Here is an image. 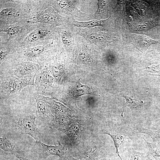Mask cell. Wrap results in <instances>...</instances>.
<instances>
[{
    "instance_id": "cell-19",
    "label": "cell",
    "mask_w": 160,
    "mask_h": 160,
    "mask_svg": "<svg viewBox=\"0 0 160 160\" xmlns=\"http://www.w3.org/2000/svg\"><path fill=\"white\" fill-rule=\"evenodd\" d=\"M0 148L5 151L15 153L17 150L14 143L6 137L0 138Z\"/></svg>"
},
{
    "instance_id": "cell-28",
    "label": "cell",
    "mask_w": 160,
    "mask_h": 160,
    "mask_svg": "<svg viewBox=\"0 0 160 160\" xmlns=\"http://www.w3.org/2000/svg\"><path fill=\"white\" fill-rule=\"evenodd\" d=\"M19 31V28L16 27H12L8 28L6 32L9 35L13 36L17 34Z\"/></svg>"
},
{
    "instance_id": "cell-24",
    "label": "cell",
    "mask_w": 160,
    "mask_h": 160,
    "mask_svg": "<svg viewBox=\"0 0 160 160\" xmlns=\"http://www.w3.org/2000/svg\"><path fill=\"white\" fill-rule=\"evenodd\" d=\"M61 38L63 42L66 45L70 46L72 44L71 35L68 33H63L62 34Z\"/></svg>"
},
{
    "instance_id": "cell-10",
    "label": "cell",
    "mask_w": 160,
    "mask_h": 160,
    "mask_svg": "<svg viewBox=\"0 0 160 160\" xmlns=\"http://www.w3.org/2000/svg\"><path fill=\"white\" fill-rule=\"evenodd\" d=\"M120 155L122 160H153L150 158L148 151L138 152L131 146L126 148Z\"/></svg>"
},
{
    "instance_id": "cell-16",
    "label": "cell",
    "mask_w": 160,
    "mask_h": 160,
    "mask_svg": "<svg viewBox=\"0 0 160 160\" xmlns=\"http://www.w3.org/2000/svg\"><path fill=\"white\" fill-rule=\"evenodd\" d=\"M76 122L77 121L75 119H73L64 115L55 117L53 127L57 129H66Z\"/></svg>"
},
{
    "instance_id": "cell-11",
    "label": "cell",
    "mask_w": 160,
    "mask_h": 160,
    "mask_svg": "<svg viewBox=\"0 0 160 160\" xmlns=\"http://www.w3.org/2000/svg\"><path fill=\"white\" fill-rule=\"evenodd\" d=\"M36 97L42 100L46 103L51 113L55 117L64 116L67 112V109L65 107L49 97L40 95L37 96Z\"/></svg>"
},
{
    "instance_id": "cell-15",
    "label": "cell",
    "mask_w": 160,
    "mask_h": 160,
    "mask_svg": "<svg viewBox=\"0 0 160 160\" xmlns=\"http://www.w3.org/2000/svg\"><path fill=\"white\" fill-rule=\"evenodd\" d=\"M52 81V78L47 71H44L36 76L35 83L36 86L47 89V87L51 85Z\"/></svg>"
},
{
    "instance_id": "cell-3",
    "label": "cell",
    "mask_w": 160,
    "mask_h": 160,
    "mask_svg": "<svg viewBox=\"0 0 160 160\" xmlns=\"http://www.w3.org/2000/svg\"><path fill=\"white\" fill-rule=\"evenodd\" d=\"M58 145H48L40 141H36L34 145L35 152L41 159H46L50 156L55 155L63 159L66 157L65 148L61 143L58 141Z\"/></svg>"
},
{
    "instance_id": "cell-23",
    "label": "cell",
    "mask_w": 160,
    "mask_h": 160,
    "mask_svg": "<svg viewBox=\"0 0 160 160\" xmlns=\"http://www.w3.org/2000/svg\"><path fill=\"white\" fill-rule=\"evenodd\" d=\"M93 160H121L116 153L115 154H102Z\"/></svg>"
},
{
    "instance_id": "cell-25",
    "label": "cell",
    "mask_w": 160,
    "mask_h": 160,
    "mask_svg": "<svg viewBox=\"0 0 160 160\" xmlns=\"http://www.w3.org/2000/svg\"><path fill=\"white\" fill-rule=\"evenodd\" d=\"M1 15L4 16H18L19 13L18 12L10 9H6L2 10L1 12Z\"/></svg>"
},
{
    "instance_id": "cell-9",
    "label": "cell",
    "mask_w": 160,
    "mask_h": 160,
    "mask_svg": "<svg viewBox=\"0 0 160 160\" xmlns=\"http://www.w3.org/2000/svg\"><path fill=\"white\" fill-rule=\"evenodd\" d=\"M38 65L31 62H24L17 66L14 70L13 74L19 79L31 74H37Z\"/></svg>"
},
{
    "instance_id": "cell-13",
    "label": "cell",
    "mask_w": 160,
    "mask_h": 160,
    "mask_svg": "<svg viewBox=\"0 0 160 160\" xmlns=\"http://www.w3.org/2000/svg\"><path fill=\"white\" fill-rule=\"evenodd\" d=\"M58 130L66 134L73 144L79 141L82 130V125L79 122L71 124L66 129H58Z\"/></svg>"
},
{
    "instance_id": "cell-20",
    "label": "cell",
    "mask_w": 160,
    "mask_h": 160,
    "mask_svg": "<svg viewBox=\"0 0 160 160\" xmlns=\"http://www.w3.org/2000/svg\"><path fill=\"white\" fill-rule=\"evenodd\" d=\"M41 19L47 22L55 25H58L61 21V19L60 18L58 15L53 10L49 14H43Z\"/></svg>"
},
{
    "instance_id": "cell-4",
    "label": "cell",
    "mask_w": 160,
    "mask_h": 160,
    "mask_svg": "<svg viewBox=\"0 0 160 160\" xmlns=\"http://www.w3.org/2000/svg\"><path fill=\"white\" fill-rule=\"evenodd\" d=\"M78 33L91 43L98 47L104 46L116 40V38L113 35L109 33L88 30L80 31Z\"/></svg>"
},
{
    "instance_id": "cell-26",
    "label": "cell",
    "mask_w": 160,
    "mask_h": 160,
    "mask_svg": "<svg viewBox=\"0 0 160 160\" xmlns=\"http://www.w3.org/2000/svg\"><path fill=\"white\" fill-rule=\"evenodd\" d=\"M44 47L42 46H38L33 47L30 49L32 56H35L42 52L44 50Z\"/></svg>"
},
{
    "instance_id": "cell-8",
    "label": "cell",
    "mask_w": 160,
    "mask_h": 160,
    "mask_svg": "<svg viewBox=\"0 0 160 160\" xmlns=\"http://www.w3.org/2000/svg\"><path fill=\"white\" fill-rule=\"evenodd\" d=\"M56 4L60 11L77 17L86 14L81 12L77 7L74 0H57Z\"/></svg>"
},
{
    "instance_id": "cell-1",
    "label": "cell",
    "mask_w": 160,
    "mask_h": 160,
    "mask_svg": "<svg viewBox=\"0 0 160 160\" xmlns=\"http://www.w3.org/2000/svg\"><path fill=\"white\" fill-rule=\"evenodd\" d=\"M138 132L134 129L129 124L122 123L113 128L105 129L103 134L109 135L113 140L116 148V153L121 158L119 148L123 142L128 139L132 140Z\"/></svg>"
},
{
    "instance_id": "cell-12",
    "label": "cell",
    "mask_w": 160,
    "mask_h": 160,
    "mask_svg": "<svg viewBox=\"0 0 160 160\" xmlns=\"http://www.w3.org/2000/svg\"><path fill=\"white\" fill-rule=\"evenodd\" d=\"M132 44L139 50H144L153 44L160 43V40H155L143 35H134L131 38Z\"/></svg>"
},
{
    "instance_id": "cell-22",
    "label": "cell",
    "mask_w": 160,
    "mask_h": 160,
    "mask_svg": "<svg viewBox=\"0 0 160 160\" xmlns=\"http://www.w3.org/2000/svg\"><path fill=\"white\" fill-rule=\"evenodd\" d=\"M36 75V74H31L20 79L23 82V88L28 85H34L35 78Z\"/></svg>"
},
{
    "instance_id": "cell-27",
    "label": "cell",
    "mask_w": 160,
    "mask_h": 160,
    "mask_svg": "<svg viewBox=\"0 0 160 160\" xmlns=\"http://www.w3.org/2000/svg\"><path fill=\"white\" fill-rule=\"evenodd\" d=\"M41 36L38 32H34L28 36V39L29 41L33 42L38 40Z\"/></svg>"
},
{
    "instance_id": "cell-2",
    "label": "cell",
    "mask_w": 160,
    "mask_h": 160,
    "mask_svg": "<svg viewBox=\"0 0 160 160\" xmlns=\"http://www.w3.org/2000/svg\"><path fill=\"white\" fill-rule=\"evenodd\" d=\"M36 118L34 115L21 116L16 121V125L19 130L31 136L36 141H40L41 134L35 123Z\"/></svg>"
},
{
    "instance_id": "cell-30",
    "label": "cell",
    "mask_w": 160,
    "mask_h": 160,
    "mask_svg": "<svg viewBox=\"0 0 160 160\" xmlns=\"http://www.w3.org/2000/svg\"><path fill=\"white\" fill-rule=\"evenodd\" d=\"M67 160H80L75 158L71 155H68L67 157Z\"/></svg>"
},
{
    "instance_id": "cell-6",
    "label": "cell",
    "mask_w": 160,
    "mask_h": 160,
    "mask_svg": "<svg viewBox=\"0 0 160 160\" xmlns=\"http://www.w3.org/2000/svg\"><path fill=\"white\" fill-rule=\"evenodd\" d=\"M0 77L1 89L4 94L13 95L23 88V83L20 79L13 76Z\"/></svg>"
},
{
    "instance_id": "cell-21",
    "label": "cell",
    "mask_w": 160,
    "mask_h": 160,
    "mask_svg": "<svg viewBox=\"0 0 160 160\" xmlns=\"http://www.w3.org/2000/svg\"><path fill=\"white\" fill-rule=\"evenodd\" d=\"M97 8L96 12L94 14L96 19H98L105 11L106 6L105 1L99 0L97 3Z\"/></svg>"
},
{
    "instance_id": "cell-18",
    "label": "cell",
    "mask_w": 160,
    "mask_h": 160,
    "mask_svg": "<svg viewBox=\"0 0 160 160\" xmlns=\"http://www.w3.org/2000/svg\"><path fill=\"white\" fill-rule=\"evenodd\" d=\"M106 20H93L87 21H79L75 20L73 22L74 26L78 27L92 28L97 26H103Z\"/></svg>"
},
{
    "instance_id": "cell-5",
    "label": "cell",
    "mask_w": 160,
    "mask_h": 160,
    "mask_svg": "<svg viewBox=\"0 0 160 160\" xmlns=\"http://www.w3.org/2000/svg\"><path fill=\"white\" fill-rule=\"evenodd\" d=\"M138 131L139 133L148 135L152 139V142L150 143L143 138L148 146L150 157L151 156L155 160H160V133L145 128H140Z\"/></svg>"
},
{
    "instance_id": "cell-32",
    "label": "cell",
    "mask_w": 160,
    "mask_h": 160,
    "mask_svg": "<svg viewBox=\"0 0 160 160\" xmlns=\"http://www.w3.org/2000/svg\"><path fill=\"white\" fill-rule=\"evenodd\" d=\"M159 132L160 133V128H159Z\"/></svg>"
},
{
    "instance_id": "cell-17",
    "label": "cell",
    "mask_w": 160,
    "mask_h": 160,
    "mask_svg": "<svg viewBox=\"0 0 160 160\" xmlns=\"http://www.w3.org/2000/svg\"><path fill=\"white\" fill-rule=\"evenodd\" d=\"M133 96H124L126 100L124 107H128L132 110L138 111H141L143 108V101L137 97Z\"/></svg>"
},
{
    "instance_id": "cell-31",
    "label": "cell",
    "mask_w": 160,
    "mask_h": 160,
    "mask_svg": "<svg viewBox=\"0 0 160 160\" xmlns=\"http://www.w3.org/2000/svg\"><path fill=\"white\" fill-rule=\"evenodd\" d=\"M16 157L20 160H30L29 159H27L25 158L24 157H23L19 156H17Z\"/></svg>"
},
{
    "instance_id": "cell-7",
    "label": "cell",
    "mask_w": 160,
    "mask_h": 160,
    "mask_svg": "<svg viewBox=\"0 0 160 160\" xmlns=\"http://www.w3.org/2000/svg\"><path fill=\"white\" fill-rule=\"evenodd\" d=\"M36 118L46 126L53 127L55 117L46 103L42 100L36 97Z\"/></svg>"
},
{
    "instance_id": "cell-14",
    "label": "cell",
    "mask_w": 160,
    "mask_h": 160,
    "mask_svg": "<svg viewBox=\"0 0 160 160\" xmlns=\"http://www.w3.org/2000/svg\"><path fill=\"white\" fill-rule=\"evenodd\" d=\"M102 154L100 149L96 146L89 147L81 152L79 155L80 160H93Z\"/></svg>"
},
{
    "instance_id": "cell-29",
    "label": "cell",
    "mask_w": 160,
    "mask_h": 160,
    "mask_svg": "<svg viewBox=\"0 0 160 160\" xmlns=\"http://www.w3.org/2000/svg\"><path fill=\"white\" fill-rule=\"evenodd\" d=\"M7 53L5 52L0 51V63L1 64L2 62L5 57L6 56Z\"/></svg>"
}]
</instances>
